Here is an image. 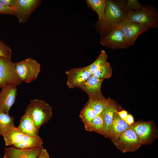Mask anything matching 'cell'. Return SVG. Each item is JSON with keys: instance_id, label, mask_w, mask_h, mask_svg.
I'll list each match as a JSON object with an SVG mask.
<instances>
[{"instance_id": "1", "label": "cell", "mask_w": 158, "mask_h": 158, "mask_svg": "<svg viewBox=\"0 0 158 158\" xmlns=\"http://www.w3.org/2000/svg\"><path fill=\"white\" fill-rule=\"evenodd\" d=\"M125 0H106L104 18L95 24L97 31L101 39L120 22L125 20L127 14L124 8Z\"/></svg>"}, {"instance_id": "2", "label": "cell", "mask_w": 158, "mask_h": 158, "mask_svg": "<svg viewBox=\"0 0 158 158\" xmlns=\"http://www.w3.org/2000/svg\"><path fill=\"white\" fill-rule=\"evenodd\" d=\"M25 112L32 118L39 129L52 116L51 107L45 101L38 99H30Z\"/></svg>"}, {"instance_id": "3", "label": "cell", "mask_w": 158, "mask_h": 158, "mask_svg": "<svg viewBox=\"0 0 158 158\" xmlns=\"http://www.w3.org/2000/svg\"><path fill=\"white\" fill-rule=\"evenodd\" d=\"M126 19L137 23L149 28L158 27V12L152 6L145 4L136 12L128 14Z\"/></svg>"}, {"instance_id": "4", "label": "cell", "mask_w": 158, "mask_h": 158, "mask_svg": "<svg viewBox=\"0 0 158 158\" xmlns=\"http://www.w3.org/2000/svg\"><path fill=\"white\" fill-rule=\"evenodd\" d=\"M16 72L22 82L30 83L36 80L40 64L31 57L15 63Z\"/></svg>"}, {"instance_id": "5", "label": "cell", "mask_w": 158, "mask_h": 158, "mask_svg": "<svg viewBox=\"0 0 158 158\" xmlns=\"http://www.w3.org/2000/svg\"><path fill=\"white\" fill-rule=\"evenodd\" d=\"M22 82L16 72L15 63L0 56V89L7 84L19 85Z\"/></svg>"}, {"instance_id": "6", "label": "cell", "mask_w": 158, "mask_h": 158, "mask_svg": "<svg viewBox=\"0 0 158 158\" xmlns=\"http://www.w3.org/2000/svg\"><path fill=\"white\" fill-rule=\"evenodd\" d=\"M116 26L121 31L129 47L134 45L139 36L149 29L146 26L126 19L120 22Z\"/></svg>"}, {"instance_id": "7", "label": "cell", "mask_w": 158, "mask_h": 158, "mask_svg": "<svg viewBox=\"0 0 158 158\" xmlns=\"http://www.w3.org/2000/svg\"><path fill=\"white\" fill-rule=\"evenodd\" d=\"M42 1L41 0H16L13 8V15L16 17L19 23H25L39 6Z\"/></svg>"}, {"instance_id": "8", "label": "cell", "mask_w": 158, "mask_h": 158, "mask_svg": "<svg viewBox=\"0 0 158 158\" xmlns=\"http://www.w3.org/2000/svg\"><path fill=\"white\" fill-rule=\"evenodd\" d=\"M114 144L123 153L133 152L142 145L136 133L131 128L124 132Z\"/></svg>"}, {"instance_id": "9", "label": "cell", "mask_w": 158, "mask_h": 158, "mask_svg": "<svg viewBox=\"0 0 158 158\" xmlns=\"http://www.w3.org/2000/svg\"><path fill=\"white\" fill-rule=\"evenodd\" d=\"M131 128L136 133L142 145L150 144L155 138L154 126L152 121L134 122L131 125Z\"/></svg>"}, {"instance_id": "10", "label": "cell", "mask_w": 158, "mask_h": 158, "mask_svg": "<svg viewBox=\"0 0 158 158\" xmlns=\"http://www.w3.org/2000/svg\"><path fill=\"white\" fill-rule=\"evenodd\" d=\"M100 43L103 46L112 49H125L129 47L116 26L101 39Z\"/></svg>"}, {"instance_id": "11", "label": "cell", "mask_w": 158, "mask_h": 158, "mask_svg": "<svg viewBox=\"0 0 158 158\" xmlns=\"http://www.w3.org/2000/svg\"><path fill=\"white\" fill-rule=\"evenodd\" d=\"M17 86L7 84L2 87L0 92V112L9 114V110L16 101Z\"/></svg>"}, {"instance_id": "12", "label": "cell", "mask_w": 158, "mask_h": 158, "mask_svg": "<svg viewBox=\"0 0 158 158\" xmlns=\"http://www.w3.org/2000/svg\"><path fill=\"white\" fill-rule=\"evenodd\" d=\"M67 75L66 84L71 89L78 87L92 75L88 66L73 68L65 72Z\"/></svg>"}, {"instance_id": "13", "label": "cell", "mask_w": 158, "mask_h": 158, "mask_svg": "<svg viewBox=\"0 0 158 158\" xmlns=\"http://www.w3.org/2000/svg\"><path fill=\"white\" fill-rule=\"evenodd\" d=\"M104 79L92 75L78 87L85 91L88 96L89 99L95 100L103 98L101 87Z\"/></svg>"}, {"instance_id": "14", "label": "cell", "mask_w": 158, "mask_h": 158, "mask_svg": "<svg viewBox=\"0 0 158 158\" xmlns=\"http://www.w3.org/2000/svg\"><path fill=\"white\" fill-rule=\"evenodd\" d=\"M44 148L43 146L31 149H23L12 146L4 147L8 158H37Z\"/></svg>"}, {"instance_id": "15", "label": "cell", "mask_w": 158, "mask_h": 158, "mask_svg": "<svg viewBox=\"0 0 158 158\" xmlns=\"http://www.w3.org/2000/svg\"><path fill=\"white\" fill-rule=\"evenodd\" d=\"M118 112L115 114L108 137L113 143L117 140L124 132L131 128V125L128 124L121 118L117 113Z\"/></svg>"}, {"instance_id": "16", "label": "cell", "mask_w": 158, "mask_h": 158, "mask_svg": "<svg viewBox=\"0 0 158 158\" xmlns=\"http://www.w3.org/2000/svg\"><path fill=\"white\" fill-rule=\"evenodd\" d=\"M120 107L115 101L108 98V104L102 112L105 123L104 136L105 137H108L109 130L115 114L120 111Z\"/></svg>"}, {"instance_id": "17", "label": "cell", "mask_w": 158, "mask_h": 158, "mask_svg": "<svg viewBox=\"0 0 158 158\" xmlns=\"http://www.w3.org/2000/svg\"><path fill=\"white\" fill-rule=\"evenodd\" d=\"M17 128L25 135L32 137L39 135V128L32 118L26 114L21 117L20 124Z\"/></svg>"}, {"instance_id": "18", "label": "cell", "mask_w": 158, "mask_h": 158, "mask_svg": "<svg viewBox=\"0 0 158 158\" xmlns=\"http://www.w3.org/2000/svg\"><path fill=\"white\" fill-rule=\"evenodd\" d=\"M3 136L6 146H14L20 143L23 141L25 134L18 128H15L2 135Z\"/></svg>"}, {"instance_id": "19", "label": "cell", "mask_w": 158, "mask_h": 158, "mask_svg": "<svg viewBox=\"0 0 158 158\" xmlns=\"http://www.w3.org/2000/svg\"><path fill=\"white\" fill-rule=\"evenodd\" d=\"M84 125L87 131L96 132L104 135L105 123L102 113L97 115L91 121Z\"/></svg>"}, {"instance_id": "20", "label": "cell", "mask_w": 158, "mask_h": 158, "mask_svg": "<svg viewBox=\"0 0 158 158\" xmlns=\"http://www.w3.org/2000/svg\"><path fill=\"white\" fill-rule=\"evenodd\" d=\"M43 144L42 140L39 135L32 137L25 135L21 142L12 146L20 149H31L41 146Z\"/></svg>"}, {"instance_id": "21", "label": "cell", "mask_w": 158, "mask_h": 158, "mask_svg": "<svg viewBox=\"0 0 158 158\" xmlns=\"http://www.w3.org/2000/svg\"><path fill=\"white\" fill-rule=\"evenodd\" d=\"M86 2L88 6L97 14V21H103L106 5V0H86Z\"/></svg>"}, {"instance_id": "22", "label": "cell", "mask_w": 158, "mask_h": 158, "mask_svg": "<svg viewBox=\"0 0 158 158\" xmlns=\"http://www.w3.org/2000/svg\"><path fill=\"white\" fill-rule=\"evenodd\" d=\"M15 118L3 112H0V135H2L16 127L14 124Z\"/></svg>"}, {"instance_id": "23", "label": "cell", "mask_w": 158, "mask_h": 158, "mask_svg": "<svg viewBox=\"0 0 158 158\" xmlns=\"http://www.w3.org/2000/svg\"><path fill=\"white\" fill-rule=\"evenodd\" d=\"M97 115L91 107L87 102L81 111L79 117L84 125H85L91 121Z\"/></svg>"}, {"instance_id": "24", "label": "cell", "mask_w": 158, "mask_h": 158, "mask_svg": "<svg viewBox=\"0 0 158 158\" xmlns=\"http://www.w3.org/2000/svg\"><path fill=\"white\" fill-rule=\"evenodd\" d=\"M112 73L110 64L107 62L95 71L92 75L96 78L104 79L109 78L111 76Z\"/></svg>"}, {"instance_id": "25", "label": "cell", "mask_w": 158, "mask_h": 158, "mask_svg": "<svg viewBox=\"0 0 158 158\" xmlns=\"http://www.w3.org/2000/svg\"><path fill=\"white\" fill-rule=\"evenodd\" d=\"M108 102V98L105 97L102 99H89L87 102L93 110L98 115L102 113L105 108Z\"/></svg>"}, {"instance_id": "26", "label": "cell", "mask_w": 158, "mask_h": 158, "mask_svg": "<svg viewBox=\"0 0 158 158\" xmlns=\"http://www.w3.org/2000/svg\"><path fill=\"white\" fill-rule=\"evenodd\" d=\"M107 55L106 51L104 50H102L95 60L92 64L88 66L89 70L92 74L107 62Z\"/></svg>"}, {"instance_id": "27", "label": "cell", "mask_w": 158, "mask_h": 158, "mask_svg": "<svg viewBox=\"0 0 158 158\" xmlns=\"http://www.w3.org/2000/svg\"><path fill=\"white\" fill-rule=\"evenodd\" d=\"M142 6L138 0H128L125 1L124 8L128 15L140 10Z\"/></svg>"}, {"instance_id": "28", "label": "cell", "mask_w": 158, "mask_h": 158, "mask_svg": "<svg viewBox=\"0 0 158 158\" xmlns=\"http://www.w3.org/2000/svg\"><path fill=\"white\" fill-rule=\"evenodd\" d=\"M12 54L11 49L0 40V56L11 59Z\"/></svg>"}, {"instance_id": "29", "label": "cell", "mask_w": 158, "mask_h": 158, "mask_svg": "<svg viewBox=\"0 0 158 158\" xmlns=\"http://www.w3.org/2000/svg\"><path fill=\"white\" fill-rule=\"evenodd\" d=\"M13 8L0 4V14L13 15Z\"/></svg>"}, {"instance_id": "30", "label": "cell", "mask_w": 158, "mask_h": 158, "mask_svg": "<svg viewBox=\"0 0 158 158\" xmlns=\"http://www.w3.org/2000/svg\"><path fill=\"white\" fill-rule=\"evenodd\" d=\"M16 1V0H0V4L13 8Z\"/></svg>"}, {"instance_id": "31", "label": "cell", "mask_w": 158, "mask_h": 158, "mask_svg": "<svg viewBox=\"0 0 158 158\" xmlns=\"http://www.w3.org/2000/svg\"><path fill=\"white\" fill-rule=\"evenodd\" d=\"M37 158H51L47 150L43 148Z\"/></svg>"}, {"instance_id": "32", "label": "cell", "mask_w": 158, "mask_h": 158, "mask_svg": "<svg viewBox=\"0 0 158 158\" xmlns=\"http://www.w3.org/2000/svg\"><path fill=\"white\" fill-rule=\"evenodd\" d=\"M117 113L120 117L124 121L128 115L127 111L125 110L120 111Z\"/></svg>"}, {"instance_id": "33", "label": "cell", "mask_w": 158, "mask_h": 158, "mask_svg": "<svg viewBox=\"0 0 158 158\" xmlns=\"http://www.w3.org/2000/svg\"><path fill=\"white\" fill-rule=\"evenodd\" d=\"M125 121L128 124L131 125L134 123L133 118L132 115H128Z\"/></svg>"}, {"instance_id": "34", "label": "cell", "mask_w": 158, "mask_h": 158, "mask_svg": "<svg viewBox=\"0 0 158 158\" xmlns=\"http://www.w3.org/2000/svg\"><path fill=\"white\" fill-rule=\"evenodd\" d=\"M3 158H8L6 154H5Z\"/></svg>"}]
</instances>
